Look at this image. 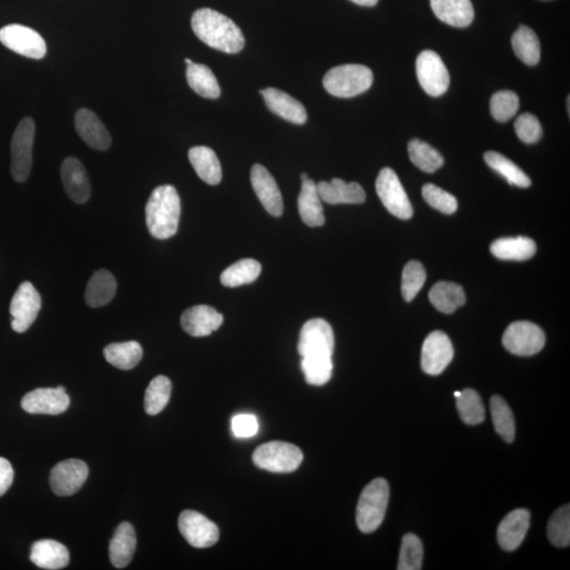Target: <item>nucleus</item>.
Returning a JSON list of instances; mask_svg holds the SVG:
<instances>
[{
  "mask_svg": "<svg viewBox=\"0 0 570 570\" xmlns=\"http://www.w3.org/2000/svg\"><path fill=\"white\" fill-rule=\"evenodd\" d=\"M490 409L496 434L506 443H513L515 436V422L514 413L505 399L499 395L493 396Z\"/></svg>",
  "mask_w": 570,
  "mask_h": 570,
  "instance_id": "obj_37",
  "label": "nucleus"
},
{
  "mask_svg": "<svg viewBox=\"0 0 570 570\" xmlns=\"http://www.w3.org/2000/svg\"><path fill=\"white\" fill-rule=\"evenodd\" d=\"M416 75L425 94L437 97L447 93L449 72L441 56L435 51L425 50L417 56Z\"/></svg>",
  "mask_w": 570,
  "mask_h": 570,
  "instance_id": "obj_10",
  "label": "nucleus"
},
{
  "mask_svg": "<svg viewBox=\"0 0 570 570\" xmlns=\"http://www.w3.org/2000/svg\"><path fill=\"white\" fill-rule=\"evenodd\" d=\"M485 161L490 168L504 176L509 185L521 188H527L532 185V180L528 178V175L506 156L499 153L488 152L485 154Z\"/></svg>",
  "mask_w": 570,
  "mask_h": 570,
  "instance_id": "obj_36",
  "label": "nucleus"
},
{
  "mask_svg": "<svg viewBox=\"0 0 570 570\" xmlns=\"http://www.w3.org/2000/svg\"><path fill=\"white\" fill-rule=\"evenodd\" d=\"M427 274L421 262L413 260L405 266L403 272L402 293L403 297L407 303H410L416 297L419 291L425 285Z\"/></svg>",
  "mask_w": 570,
  "mask_h": 570,
  "instance_id": "obj_44",
  "label": "nucleus"
},
{
  "mask_svg": "<svg viewBox=\"0 0 570 570\" xmlns=\"http://www.w3.org/2000/svg\"><path fill=\"white\" fill-rule=\"evenodd\" d=\"M376 192L386 211L402 220L412 218L411 202L395 170L389 167L380 170L376 180Z\"/></svg>",
  "mask_w": 570,
  "mask_h": 570,
  "instance_id": "obj_8",
  "label": "nucleus"
},
{
  "mask_svg": "<svg viewBox=\"0 0 570 570\" xmlns=\"http://www.w3.org/2000/svg\"><path fill=\"white\" fill-rule=\"evenodd\" d=\"M180 533L190 545L207 548L219 541V528L206 516L194 510H185L179 517Z\"/></svg>",
  "mask_w": 570,
  "mask_h": 570,
  "instance_id": "obj_13",
  "label": "nucleus"
},
{
  "mask_svg": "<svg viewBox=\"0 0 570 570\" xmlns=\"http://www.w3.org/2000/svg\"><path fill=\"white\" fill-rule=\"evenodd\" d=\"M373 78L372 70L364 65H342L327 72L324 86L334 96L349 98L368 91Z\"/></svg>",
  "mask_w": 570,
  "mask_h": 570,
  "instance_id": "obj_4",
  "label": "nucleus"
},
{
  "mask_svg": "<svg viewBox=\"0 0 570 570\" xmlns=\"http://www.w3.org/2000/svg\"><path fill=\"white\" fill-rule=\"evenodd\" d=\"M104 356L115 368L127 371L139 365L143 349L136 342L111 344L104 349Z\"/></svg>",
  "mask_w": 570,
  "mask_h": 570,
  "instance_id": "obj_33",
  "label": "nucleus"
},
{
  "mask_svg": "<svg viewBox=\"0 0 570 570\" xmlns=\"http://www.w3.org/2000/svg\"><path fill=\"white\" fill-rule=\"evenodd\" d=\"M225 317L209 305H195L183 313L181 325L190 336L205 337L217 331Z\"/></svg>",
  "mask_w": 570,
  "mask_h": 570,
  "instance_id": "obj_18",
  "label": "nucleus"
},
{
  "mask_svg": "<svg viewBox=\"0 0 570 570\" xmlns=\"http://www.w3.org/2000/svg\"><path fill=\"white\" fill-rule=\"evenodd\" d=\"M15 480V470L5 457H0V496L4 495L12 486Z\"/></svg>",
  "mask_w": 570,
  "mask_h": 570,
  "instance_id": "obj_49",
  "label": "nucleus"
},
{
  "mask_svg": "<svg viewBox=\"0 0 570 570\" xmlns=\"http://www.w3.org/2000/svg\"><path fill=\"white\" fill-rule=\"evenodd\" d=\"M389 496V484L385 478H375L366 485L360 495L356 509V522L360 532L375 533L382 525Z\"/></svg>",
  "mask_w": 570,
  "mask_h": 570,
  "instance_id": "obj_3",
  "label": "nucleus"
},
{
  "mask_svg": "<svg viewBox=\"0 0 570 570\" xmlns=\"http://www.w3.org/2000/svg\"><path fill=\"white\" fill-rule=\"evenodd\" d=\"M69 405L70 397L64 386L33 390L22 401L23 409L30 415H58L67 411Z\"/></svg>",
  "mask_w": 570,
  "mask_h": 570,
  "instance_id": "obj_16",
  "label": "nucleus"
},
{
  "mask_svg": "<svg viewBox=\"0 0 570 570\" xmlns=\"http://www.w3.org/2000/svg\"><path fill=\"white\" fill-rule=\"evenodd\" d=\"M63 185L70 199L83 205L91 195L90 182L86 169L76 158L65 159L61 167Z\"/></svg>",
  "mask_w": 570,
  "mask_h": 570,
  "instance_id": "obj_22",
  "label": "nucleus"
},
{
  "mask_svg": "<svg viewBox=\"0 0 570 570\" xmlns=\"http://www.w3.org/2000/svg\"><path fill=\"white\" fill-rule=\"evenodd\" d=\"M188 158L199 178L209 185H217L222 180V168L217 155L212 148L196 146L189 150Z\"/></svg>",
  "mask_w": 570,
  "mask_h": 570,
  "instance_id": "obj_28",
  "label": "nucleus"
},
{
  "mask_svg": "<svg viewBox=\"0 0 570 570\" xmlns=\"http://www.w3.org/2000/svg\"><path fill=\"white\" fill-rule=\"evenodd\" d=\"M456 408L460 412L462 421L470 425H480L485 421V407L482 398L473 389L461 391L456 397Z\"/></svg>",
  "mask_w": 570,
  "mask_h": 570,
  "instance_id": "obj_40",
  "label": "nucleus"
},
{
  "mask_svg": "<svg viewBox=\"0 0 570 570\" xmlns=\"http://www.w3.org/2000/svg\"><path fill=\"white\" fill-rule=\"evenodd\" d=\"M490 252L497 259L525 261L534 257L536 245L534 240L526 237L502 238L491 245Z\"/></svg>",
  "mask_w": 570,
  "mask_h": 570,
  "instance_id": "obj_29",
  "label": "nucleus"
},
{
  "mask_svg": "<svg viewBox=\"0 0 570 570\" xmlns=\"http://www.w3.org/2000/svg\"><path fill=\"white\" fill-rule=\"evenodd\" d=\"M429 299L437 311L451 314L466 303V295L460 285L441 281L431 288Z\"/></svg>",
  "mask_w": 570,
  "mask_h": 570,
  "instance_id": "obj_31",
  "label": "nucleus"
},
{
  "mask_svg": "<svg viewBox=\"0 0 570 570\" xmlns=\"http://www.w3.org/2000/svg\"><path fill=\"white\" fill-rule=\"evenodd\" d=\"M264 95L266 106L275 115L283 119L303 125L307 120V113L303 104L276 88H266L260 91Z\"/></svg>",
  "mask_w": 570,
  "mask_h": 570,
  "instance_id": "obj_23",
  "label": "nucleus"
},
{
  "mask_svg": "<svg viewBox=\"0 0 570 570\" xmlns=\"http://www.w3.org/2000/svg\"><path fill=\"white\" fill-rule=\"evenodd\" d=\"M251 181L255 193L266 212L274 217H280L284 214L283 195L270 172L260 164H255L251 170Z\"/></svg>",
  "mask_w": 570,
  "mask_h": 570,
  "instance_id": "obj_17",
  "label": "nucleus"
},
{
  "mask_svg": "<svg viewBox=\"0 0 570 570\" xmlns=\"http://www.w3.org/2000/svg\"><path fill=\"white\" fill-rule=\"evenodd\" d=\"M301 370H303L306 383L312 385H324L330 382L333 373L332 360H317L301 358Z\"/></svg>",
  "mask_w": 570,
  "mask_h": 570,
  "instance_id": "obj_45",
  "label": "nucleus"
},
{
  "mask_svg": "<svg viewBox=\"0 0 570 570\" xmlns=\"http://www.w3.org/2000/svg\"><path fill=\"white\" fill-rule=\"evenodd\" d=\"M432 10L440 21L455 28H466L475 18L471 0H430Z\"/></svg>",
  "mask_w": 570,
  "mask_h": 570,
  "instance_id": "obj_24",
  "label": "nucleus"
},
{
  "mask_svg": "<svg viewBox=\"0 0 570 570\" xmlns=\"http://www.w3.org/2000/svg\"><path fill=\"white\" fill-rule=\"evenodd\" d=\"M192 27L200 41L215 50L235 55L245 47L244 33L231 18L218 11L196 10L192 17Z\"/></svg>",
  "mask_w": 570,
  "mask_h": 570,
  "instance_id": "obj_1",
  "label": "nucleus"
},
{
  "mask_svg": "<svg viewBox=\"0 0 570 570\" xmlns=\"http://www.w3.org/2000/svg\"><path fill=\"white\" fill-rule=\"evenodd\" d=\"M547 536L554 546L568 547L570 544V507L562 506L555 511L547 526Z\"/></svg>",
  "mask_w": 570,
  "mask_h": 570,
  "instance_id": "obj_41",
  "label": "nucleus"
},
{
  "mask_svg": "<svg viewBox=\"0 0 570 570\" xmlns=\"http://www.w3.org/2000/svg\"><path fill=\"white\" fill-rule=\"evenodd\" d=\"M75 123L76 133L87 145L101 152L109 149L111 136L107 128L93 111L86 108L78 110Z\"/></svg>",
  "mask_w": 570,
  "mask_h": 570,
  "instance_id": "obj_20",
  "label": "nucleus"
},
{
  "mask_svg": "<svg viewBox=\"0 0 570 570\" xmlns=\"http://www.w3.org/2000/svg\"><path fill=\"white\" fill-rule=\"evenodd\" d=\"M30 559L39 568L57 570L69 565L70 555L60 542L41 540L33 544Z\"/></svg>",
  "mask_w": 570,
  "mask_h": 570,
  "instance_id": "obj_25",
  "label": "nucleus"
},
{
  "mask_svg": "<svg viewBox=\"0 0 570 570\" xmlns=\"http://www.w3.org/2000/svg\"><path fill=\"white\" fill-rule=\"evenodd\" d=\"M515 129L519 139L526 144L538 142L543 134L538 117L532 114H523L517 117Z\"/></svg>",
  "mask_w": 570,
  "mask_h": 570,
  "instance_id": "obj_47",
  "label": "nucleus"
},
{
  "mask_svg": "<svg viewBox=\"0 0 570 570\" xmlns=\"http://www.w3.org/2000/svg\"><path fill=\"white\" fill-rule=\"evenodd\" d=\"M546 337L540 326L529 321L511 324L503 335V345L515 355L533 356L545 345Z\"/></svg>",
  "mask_w": 570,
  "mask_h": 570,
  "instance_id": "obj_9",
  "label": "nucleus"
},
{
  "mask_svg": "<svg viewBox=\"0 0 570 570\" xmlns=\"http://www.w3.org/2000/svg\"><path fill=\"white\" fill-rule=\"evenodd\" d=\"M511 44H513L515 55L524 64L535 65L540 62L541 45L538 35L533 29L526 27V25H521L515 32Z\"/></svg>",
  "mask_w": 570,
  "mask_h": 570,
  "instance_id": "obj_34",
  "label": "nucleus"
},
{
  "mask_svg": "<svg viewBox=\"0 0 570 570\" xmlns=\"http://www.w3.org/2000/svg\"><path fill=\"white\" fill-rule=\"evenodd\" d=\"M455 350L444 332L435 331L425 339L422 348V369L429 375H440L454 359Z\"/></svg>",
  "mask_w": 570,
  "mask_h": 570,
  "instance_id": "obj_14",
  "label": "nucleus"
},
{
  "mask_svg": "<svg viewBox=\"0 0 570 570\" xmlns=\"http://www.w3.org/2000/svg\"><path fill=\"white\" fill-rule=\"evenodd\" d=\"M185 63H186L187 65H190V64H192V63H194V62H193L192 60H189V58H185Z\"/></svg>",
  "mask_w": 570,
  "mask_h": 570,
  "instance_id": "obj_52",
  "label": "nucleus"
},
{
  "mask_svg": "<svg viewBox=\"0 0 570 570\" xmlns=\"http://www.w3.org/2000/svg\"><path fill=\"white\" fill-rule=\"evenodd\" d=\"M181 200L173 185L156 187L146 205V225L153 237L165 240L178 232Z\"/></svg>",
  "mask_w": 570,
  "mask_h": 570,
  "instance_id": "obj_2",
  "label": "nucleus"
},
{
  "mask_svg": "<svg viewBox=\"0 0 570 570\" xmlns=\"http://www.w3.org/2000/svg\"><path fill=\"white\" fill-rule=\"evenodd\" d=\"M350 2L363 6H375L377 5L378 0H350Z\"/></svg>",
  "mask_w": 570,
  "mask_h": 570,
  "instance_id": "obj_50",
  "label": "nucleus"
},
{
  "mask_svg": "<svg viewBox=\"0 0 570 570\" xmlns=\"http://www.w3.org/2000/svg\"><path fill=\"white\" fill-rule=\"evenodd\" d=\"M408 153L412 163L425 173L434 174L444 165L443 155L421 140L410 141Z\"/></svg>",
  "mask_w": 570,
  "mask_h": 570,
  "instance_id": "obj_39",
  "label": "nucleus"
},
{
  "mask_svg": "<svg viewBox=\"0 0 570 570\" xmlns=\"http://www.w3.org/2000/svg\"><path fill=\"white\" fill-rule=\"evenodd\" d=\"M173 385L166 376H156L149 384L144 399V407L149 415H159L169 402Z\"/></svg>",
  "mask_w": 570,
  "mask_h": 570,
  "instance_id": "obj_38",
  "label": "nucleus"
},
{
  "mask_svg": "<svg viewBox=\"0 0 570 570\" xmlns=\"http://www.w3.org/2000/svg\"><path fill=\"white\" fill-rule=\"evenodd\" d=\"M0 43L19 55L42 60L47 45L39 33L23 25L13 24L0 29Z\"/></svg>",
  "mask_w": 570,
  "mask_h": 570,
  "instance_id": "obj_11",
  "label": "nucleus"
},
{
  "mask_svg": "<svg viewBox=\"0 0 570 570\" xmlns=\"http://www.w3.org/2000/svg\"><path fill=\"white\" fill-rule=\"evenodd\" d=\"M530 526V513L526 509H515L504 517L497 527V541L506 552L519 548Z\"/></svg>",
  "mask_w": 570,
  "mask_h": 570,
  "instance_id": "obj_19",
  "label": "nucleus"
},
{
  "mask_svg": "<svg viewBox=\"0 0 570 570\" xmlns=\"http://www.w3.org/2000/svg\"><path fill=\"white\" fill-rule=\"evenodd\" d=\"M35 136V121L31 117H25L19 122L11 143V173L13 179L18 183H23L29 178Z\"/></svg>",
  "mask_w": 570,
  "mask_h": 570,
  "instance_id": "obj_7",
  "label": "nucleus"
},
{
  "mask_svg": "<svg viewBox=\"0 0 570 570\" xmlns=\"http://www.w3.org/2000/svg\"><path fill=\"white\" fill-rule=\"evenodd\" d=\"M303 461V451L297 445L279 441L261 445L253 455L255 466L275 474L293 473Z\"/></svg>",
  "mask_w": 570,
  "mask_h": 570,
  "instance_id": "obj_5",
  "label": "nucleus"
},
{
  "mask_svg": "<svg viewBox=\"0 0 570 570\" xmlns=\"http://www.w3.org/2000/svg\"><path fill=\"white\" fill-rule=\"evenodd\" d=\"M422 194L425 201L431 207L437 209L438 212L452 215L457 211L458 205L455 196L435 185H425L422 189Z\"/></svg>",
  "mask_w": 570,
  "mask_h": 570,
  "instance_id": "obj_46",
  "label": "nucleus"
},
{
  "mask_svg": "<svg viewBox=\"0 0 570 570\" xmlns=\"http://www.w3.org/2000/svg\"><path fill=\"white\" fill-rule=\"evenodd\" d=\"M262 266L257 260L242 259L228 266L221 274V284L227 287H237L254 283L260 276Z\"/></svg>",
  "mask_w": 570,
  "mask_h": 570,
  "instance_id": "obj_35",
  "label": "nucleus"
},
{
  "mask_svg": "<svg viewBox=\"0 0 570 570\" xmlns=\"http://www.w3.org/2000/svg\"><path fill=\"white\" fill-rule=\"evenodd\" d=\"M116 280L107 270H100L89 280L85 299L91 307L106 305L115 296Z\"/></svg>",
  "mask_w": 570,
  "mask_h": 570,
  "instance_id": "obj_30",
  "label": "nucleus"
},
{
  "mask_svg": "<svg viewBox=\"0 0 570 570\" xmlns=\"http://www.w3.org/2000/svg\"><path fill=\"white\" fill-rule=\"evenodd\" d=\"M520 108L519 96L510 90H502L491 97L490 114L496 122H507L516 115Z\"/></svg>",
  "mask_w": 570,
  "mask_h": 570,
  "instance_id": "obj_42",
  "label": "nucleus"
},
{
  "mask_svg": "<svg viewBox=\"0 0 570 570\" xmlns=\"http://www.w3.org/2000/svg\"><path fill=\"white\" fill-rule=\"evenodd\" d=\"M135 548L136 535L134 526L128 522L120 524L109 545V556L113 565L116 568L126 567L133 560Z\"/></svg>",
  "mask_w": 570,
  "mask_h": 570,
  "instance_id": "obj_27",
  "label": "nucleus"
},
{
  "mask_svg": "<svg viewBox=\"0 0 570 570\" xmlns=\"http://www.w3.org/2000/svg\"><path fill=\"white\" fill-rule=\"evenodd\" d=\"M335 337L332 326L321 318L306 321L300 331L298 352L301 358L332 360Z\"/></svg>",
  "mask_w": 570,
  "mask_h": 570,
  "instance_id": "obj_6",
  "label": "nucleus"
},
{
  "mask_svg": "<svg viewBox=\"0 0 570 570\" xmlns=\"http://www.w3.org/2000/svg\"><path fill=\"white\" fill-rule=\"evenodd\" d=\"M423 544L413 534L404 535L399 553L398 570H419L423 567Z\"/></svg>",
  "mask_w": 570,
  "mask_h": 570,
  "instance_id": "obj_43",
  "label": "nucleus"
},
{
  "mask_svg": "<svg viewBox=\"0 0 570 570\" xmlns=\"http://www.w3.org/2000/svg\"><path fill=\"white\" fill-rule=\"evenodd\" d=\"M186 77L189 87L196 95L205 98H218L221 89L217 77L205 65L192 63L187 65Z\"/></svg>",
  "mask_w": 570,
  "mask_h": 570,
  "instance_id": "obj_32",
  "label": "nucleus"
},
{
  "mask_svg": "<svg viewBox=\"0 0 570 570\" xmlns=\"http://www.w3.org/2000/svg\"><path fill=\"white\" fill-rule=\"evenodd\" d=\"M306 179H309V176L306 174H301V180L305 181Z\"/></svg>",
  "mask_w": 570,
  "mask_h": 570,
  "instance_id": "obj_51",
  "label": "nucleus"
},
{
  "mask_svg": "<svg viewBox=\"0 0 570 570\" xmlns=\"http://www.w3.org/2000/svg\"><path fill=\"white\" fill-rule=\"evenodd\" d=\"M321 201L327 205H362L365 201V193L356 182L346 183L342 179L331 182L321 181L317 185Z\"/></svg>",
  "mask_w": 570,
  "mask_h": 570,
  "instance_id": "obj_21",
  "label": "nucleus"
},
{
  "mask_svg": "<svg viewBox=\"0 0 570 570\" xmlns=\"http://www.w3.org/2000/svg\"><path fill=\"white\" fill-rule=\"evenodd\" d=\"M42 307L41 295L30 283L19 285L10 305L12 329L24 333L35 323Z\"/></svg>",
  "mask_w": 570,
  "mask_h": 570,
  "instance_id": "obj_12",
  "label": "nucleus"
},
{
  "mask_svg": "<svg viewBox=\"0 0 570 570\" xmlns=\"http://www.w3.org/2000/svg\"><path fill=\"white\" fill-rule=\"evenodd\" d=\"M233 434L238 438H250L258 434L259 423L253 415H238L232 421Z\"/></svg>",
  "mask_w": 570,
  "mask_h": 570,
  "instance_id": "obj_48",
  "label": "nucleus"
},
{
  "mask_svg": "<svg viewBox=\"0 0 570 570\" xmlns=\"http://www.w3.org/2000/svg\"><path fill=\"white\" fill-rule=\"evenodd\" d=\"M301 220L310 227L323 226L325 222L324 207L318 195L317 185L311 179L303 181L298 196Z\"/></svg>",
  "mask_w": 570,
  "mask_h": 570,
  "instance_id": "obj_26",
  "label": "nucleus"
},
{
  "mask_svg": "<svg viewBox=\"0 0 570 570\" xmlns=\"http://www.w3.org/2000/svg\"><path fill=\"white\" fill-rule=\"evenodd\" d=\"M89 469L81 460L64 461L51 470L50 485L56 495L70 496L77 493L87 481Z\"/></svg>",
  "mask_w": 570,
  "mask_h": 570,
  "instance_id": "obj_15",
  "label": "nucleus"
}]
</instances>
